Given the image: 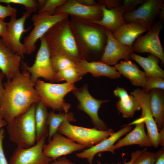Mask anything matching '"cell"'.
Listing matches in <instances>:
<instances>
[{
    "instance_id": "1",
    "label": "cell",
    "mask_w": 164,
    "mask_h": 164,
    "mask_svg": "<svg viewBox=\"0 0 164 164\" xmlns=\"http://www.w3.org/2000/svg\"><path fill=\"white\" fill-rule=\"evenodd\" d=\"M22 72L3 84L4 90L0 103V115L8 123L27 111L40 101L29 73L22 69Z\"/></svg>"
},
{
    "instance_id": "2",
    "label": "cell",
    "mask_w": 164,
    "mask_h": 164,
    "mask_svg": "<svg viewBox=\"0 0 164 164\" xmlns=\"http://www.w3.org/2000/svg\"><path fill=\"white\" fill-rule=\"evenodd\" d=\"M70 26L84 60L102 55L106 43L107 29L89 21L70 16Z\"/></svg>"
},
{
    "instance_id": "3",
    "label": "cell",
    "mask_w": 164,
    "mask_h": 164,
    "mask_svg": "<svg viewBox=\"0 0 164 164\" xmlns=\"http://www.w3.org/2000/svg\"><path fill=\"white\" fill-rule=\"evenodd\" d=\"M69 17L54 25L43 36L50 55L62 54L77 63L84 59L71 29Z\"/></svg>"
},
{
    "instance_id": "4",
    "label": "cell",
    "mask_w": 164,
    "mask_h": 164,
    "mask_svg": "<svg viewBox=\"0 0 164 164\" xmlns=\"http://www.w3.org/2000/svg\"><path fill=\"white\" fill-rule=\"evenodd\" d=\"M36 104H32L7 125L10 140L18 146L28 148L37 142L35 118Z\"/></svg>"
},
{
    "instance_id": "5",
    "label": "cell",
    "mask_w": 164,
    "mask_h": 164,
    "mask_svg": "<svg viewBox=\"0 0 164 164\" xmlns=\"http://www.w3.org/2000/svg\"><path fill=\"white\" fill-rule=\"evenodd\" d=\"M34 87L40 101L47 107L54 111L68 112L71 105L65 102L64 97L77 88L74 84L46 82L39 79L35 83Z\"/></svg>"
},
{
    "instance_id": "6",
    "label": "cell",
    "mask_w": 164,
    "mask_h": 164,
    "mask_svg": "<svg viewBox=\"0 0 164 164\" xmlns=\"http://www.w3.org/2000/svg\"><path fill=\"white\" fill-rule=\"evenodd\" d=\"M57 132L88 148L108 138L114 131L111 128L101 130L73 125L66 121L60 125Z\"/></svg>"
},
{
    "instance_id": "7",
    "label": "cell",
    "mask_w": 164,
    "mask_h": 164,
    "mask_svg": "<svg viewBox=\"0 0 164 164\" xmlns=\"http://www.w3.org/2000/svg\"><path fill=\"white\" fill-rule=\"evenodd\" d=\"M40 45L34 63L29 66L22 60L21 67L30 73V77L34 85L39 78L51 83L56 82V73L53 67L50 53L46 39L43 36L40 39Z\"/></svg>"
},
{
    "instance_id": "8",
    "label": "cell",
    "mask_w": 164,
    "mask_h": 164,
    "mask_svg": "<svg viewBox=\"0 0 164 164\" xmlns=\"http://www.w3.org/2000/svg\"><path fill=\"white\" fill-rule=\"evenodd\" d=\"M67 14L50 15L46 12L37 13L32 18L34 27L23 40L26 54L29 55L36 49V43L47 32L58 22L69 17Z\"/></svg>"
},
{
    "instance_id": "9",
    "label": "cell",
    "mask_w": 164,
    "mask_h": 164,
    "mask_svg": "<svg viewBox=\"0 0 164 164\" xmlns=\"http://www.w3.org/2000/svg\"><path fill=\"white\" fill-rule=\"evenodd\" d=\"M31 14L26 11L19 19H17L16 17H11L9 22H7L5 32L1 38L6 47L22 57L26 54V51L24 44L21 41V38L23 33L31 29V27L26 29L25 28V22Z\"/></svg>"
},
{
    "instance_id": "10",
    "label": "cell",
    "mask_w": 164,
    "mask_h": 164,
    "mask_svg": "<svg viewBox=\"0 0 164 164\" xmlns=\"http://www.w3.org/2000/svg\"><path fill=\"white\" fill-rule=\"evenodd\" d=\"M72 92L78 101L77 109L89 116L94 128L101 130H108V128L106 124L99 117L98 112L101 104L108 100H98L94 97L89 93L87 84L81 88H76Z\"/></svg>"
},
{
    "instance_id": "11",
    "label": "cell",
    "mask_w": 164,
    "mask_h": 164,
    "mask_svg": "<svg viewBox=\"0 0 164 164\" xmlns=\"http://www.w3.org/2000/svg\"><path fill=\"white\" fill-rule=\"evenodd\" d=\"M47 136H44L34 145L28 148L18 146L9 161V164H49L53 160L44 154L43 148Z\"/></svg>"
},
{
    "instance_id": "12",
    "label": "cell",
    "mask_w": 164,
    "mask_h": 164,
    "mask_svg": "<svg viewBox=\"0 0 164 164\" xmlns=\"http://www.w3.org/2000/svg\"><path fill=\"white\" fill-rule=\"evenodd\" d=\"M162 28V24L160 22L155 23L146 34L139 37L133 43L132 48L133 51L150 53L158 57L164 63V53L159 36Z\"/></svg>"
},
{
    "instance_id": "13",
    "label": "cell",
    "mask_w": 164,
    "mask_h": 164,
    "mask_svg": "<svg viewBox=\"0 0 164 164\" xmlns=\"http://www.w3.org/2000/svg\"><path fill=\"white\" fill-rule=\"evenodd\" d=\"M163 0H145L137 9L125 14L123 19L127 22H135L149 29L162 6Z\"/></svg>"
},
{
    "instance_id": "14",
    "label": "cell",
    "mask_w": 164,
    "mask_h": 164,
    "mask_svg": "<svg viewBox=\"0 0 164 164\" xmlns=\"http://www.w3.org/2000/svg\"><path fill=\"white\" fill-rule=\"evenodd\" d=\"M98 3L95 5L87 6L80 3L77 0H67L57 8L53 15L67 14L89 21L100 20L102 17V5Z\"/></svg>"
},
{
    "instance_id": "15",
    "label": "cell",
    "mask_w": 164,
    "mask_h": 164,
    "mask_svg": "<svg viewBox=\"0 0 164 164\" xmlns=\"http://www.w3.org/2000/svg\"><path fill=\"white\" fill-rule=\"evenodd\" d=\"M87 148L57 132L53 135L47 144L43 146L45 155L53 160Z\"/></svg>"
},
{
    "instance_id": "16",
    "label": "cell",
    "mask_w": 164,
    "mask_h": 164,
    "mask_svg": "<svg viewBox=\"0 0 164 164\" xmlns=\"http://www.w3.org/2000/svg\"><path fill=\"white\" fill-rule=\"evenodd\" d=\"M139 103L142 109L141 117L144 120L152 146L157 148L160 145L159 133L157 125L151 114L148 93L140 88L134 89L130 93Z\"/></svg>"
},
{
    "instance_id": "17",
    "label": "cell",
    "mask_w": 164,
    "mask_h": 164,
    "mask_svg": "<svg viewBox=\"0 0 164 164\" xmlns=\"http://www.w3.org/2000/svg\"><path fill=\"white\" fill-rule=\"evenodd\" d=\"M106 33V43L99 61L110 66H114L120 60H129L130 54L134 52L132 47L119 42L114 38L113 33L107 29Z\"/></svg>"
},
{
    "instance_id": "18",
    "label": "cell",
    "mask_w": 164,
    "mask_h": 164,
    "mask_svg": "<svg viewBox=\"0 0 164 164\" xmlns=\"http://www.w3.org/2000/svg\"><path fill=\"white\" fill-rule=\"evenodd\" d=\"M132 128V125L128 124L97 144L77 153L76 156L79 158L86 159L90 164H92L94 156L98 153L109 152L114 154L115 151L113 147L115 143L123 135L130 132Z\"/></svg>"
},
{
    "instance_id": "19",
    "label": "cell",
    "mask_w": 164,
    "mask_h": 164,
    "mask_svg": "<svg viewBox=\"0 0 164 164\" xmlns=\"http://www.w3.org/2000/svg\"><path fill=\"white\" fill-rule=\"evenodd\" d=\"M134 124L135 125L134 129L114 145L113 147L114 151L123 146L133 145H138L140 147L152 146L151 141L145 132L143 118L140 117L128 124L131 125Z\"/></svg>"
},
{
    "instance_id": "20",
    "label": "cell",
    "mask_w": 164,
    "mask_h": 164,
    "mask_svg": "<svg viewBox=\"0 0 164 164\" xmlns=\"http://www.w3.org/2000/svg\"><path fill=\"white\" fill-rule=\"evenodd\" d=\"M22 57L6 47L0 38V71L7 80L12 79L20 72Z\"/></svg>"
},
{
    "instance_id": "21",
    "label": "cell",
    "mask_w": 164,
    "mask_h": 164,
    "mask_svg": "<svg viewBox=\"0 0 164 164\" xmlns=\"http://www.w3.org/2000/svg\"><path fill=\"white\" fill-rule=\"evenodd\" d=\"M80 73L83 76L89 73L94 77L104 76L112 79L120 77V73L114 67L100 61H88L83 60L77 63Z\"/></svg>"
},
{
    "instance_id": "22",
    "label": "cell",
    "mask_w": 164,
    "mask_h": 164,
    "mask_svg": "<svg viewBox=\"0 0 164 164\" xmlns=\"http://www.w3.org/2000/svg\"><path fill=\"white\" fill-rule=\"evenodd\" d=\"M101 9L102 19L98 21H89L104 27L113 33L126 23L123 19L125 12L121 6L116 8L108 9L102 5Z\"/></svg>"
},
{
    "instance_id": "23",
    "label": "cell",
    "mask_w": 164,
    "mask_h": 164,
    "mask_svg": "<svg viewBox=\"0 0 164 164\" xmlns=\"http://www.w3.org/2000/svg\"><path fill=\"white\" fill-rule=\"evenodd\" d=\"M149 29L139 23L130 22L126 23L113 33L115 39L121 44L132 47L136 39Z\"/></svg>"
},
{
    "instance_id": "24",
    "label": "cell",
    "mask_w": 164,
    "mask_h": 164,
    "mask_svg": "<svg viewBox=\"0 0 164 164\" xmlns=\"http://www.w3.org/2000/svg\"><path fill=\"white\" fill-rule=\"evenodd\" d=\"M114 67L121 75L128 79L132 85L142 87L143 89L145 87L146 83L145 73L131 61L129 60L121 61Z\"/></svg>"
},
{
    "instance_id": "25",
    "label": "cell",
    "mask_w": 164,
    "mask_h": 164,
    "mask_svg": "<svg viewBox=\"0 0 164 164\" xmlns=\"http://www.w3.org/2000/svg\"><path fill=\"white\" fill-rule=\"evenodd\" d=\"M148 94L150 111L159 132L164 126L163 90L158 89H153Z\"/></svg>"
},
{
    "instance_id": "26",
    "label": "cell",
    "mask_w": 164,
    "mask_h": 164,
    "mask_svg": "<svg viewBox=\"0 0 164 164\" xmlns=\"http://www.w3.org/2000/svg\"><path fill=\"white\" fill-rule=\"evenodd\" d=\"M130 59L137 63L144 70L146 76H155L164 78V71L159 67V59L152 54L144 57L134 53L130 55Z\"/></svg>"
},
{
    "instance_id": "27",
    "label": "cell",
    "mask_w": 164,
    "mask_h": 164,
    "mask_svg": "<svg viewBox=\"0 0 164 164\" xmlns=\"http://www.w3.org/2000/svg\"><path fill=\"white\" fill-rule=\"evenodd\" d=\"M47 107L40 101L36 105L35 118L37 142L44 136H48Z\"/></svg>"
},
{
    "instance_id": "28",
    "label": "cell",
    "mask_w": 164,
    "mask_h": 164,
    "mask_svg": "<svg viewBox=\"0 0 164 164\" xmlns=\"http://www.w3.org/2000/svg\"><path fill=\"white\" fill-rule=\"evenodd\" d=\"M66 121H67L70 122L76 121L73 114L71 112L56 114L53 111H50L48 113L47 125L48 126V137L49 142L50 140L54 134L57 132L60 125Z\"/></svg>"
},
{
    "instance_id": "29",
    "label": "cell",
    "mask_w": 164,
    "mask_h": 164,
    "mask_svg": "<svg viewBox=\"0 0 164 164\" xmlns=\"http://www.w3.org/2000/svg\"><path fill=\"white\" fill-rule=\"evenodd\" d=\"M117 110L124 118L132 117L135 112L141 109L140 104L132 95L129 97L119 100L116 104Z\"/></svg>"
},
{
    "instance_id": "30",
    "label": "cell",
    "mask_w": 164,
    "mask_h": 164,
    "mask_svg": "<svg viewBox=\"0 0 164 164\" xmlns=\"http://www.w3.org/2000/svg\"><path fill=\"white\" fill-rule=\"evenodd\" d=\"M82 76L77 66L68 67L56 72V82L65 80L67 83L72 84L80 80Z\"/></svg>"
},
{
    "instance_id": "31",
    "label": "cell",
    "mask_w": 164,
    "mask_h": 164,
    "mask_svg": "<svg viewBox=\"0 0 164 164\" xmlns=\"http://www.w3.org/2000/svg\"><path fill=\"white\" fill-rule=\"evenodd\" d=\"M50 57L53 67L56 73L70 67L77 66L75 62L62 54H51Z\"/></svg>"
},
{
    "instance_id": "32",
    "label": "cell",
    "mask_w": 164,
    "mask_h": 164,
    "mask_svg": "<svg viewBox=\"0 0 164 164\" xmlns=\"http://www.w3.org/2000/svg\"><path fill=\"white\" fill-rule=\"evenodd\" d=\"M0 3L22 5L24 6L26 11L31 14L39 10L37 0H0Z\"/></svg>"
},
{
    "instance_id": "33",
    "label": "cell",
    "mask_w": 164,
    "mask_h": 164,
    "mask_svg": "<svg viewBox=\"0 0 164 164\" xmlns=\"http://www.w3.org/2000/svg\"><path fill=\"white\" fill-rule=\"evenodd\" d=\"M146 83L142 89L148 93L151 90L158 89H164V78L155 76H146Z\"/></svg>"
},
{
    "instance_id": "34",
    "label": "cell",
    "mask_w": 164,
    "mask_h": 164,
    "mask_svg": "<svg viewBox=\"0 0 164 164\" xmlns=\"http://www.w3.org/2000/svg\"><path fill=\"white\" fill-rule=\"evenodd\" d=\"M155 158V153L144 150L135 159L132 164H154Z\"/></svg>"
},
{
    "instance_id": "35",
    "label": "cell",
    "mask_w": 164,
    "mask_h": 164,
    "mask_svg": "<svg viewBox=\"0 0 164 164\" xmlns=\"http://www.w3.org/2000/svg\"><path fill=\"white\" fill-rule=\"evenodd\" d=\"M67 0H46L43 7L37 13L46 12L50 15H53L58 7L64 4Z\"/></svg>"
},
{
    "instance_id": "36",
    "label": "cell",
    "mask_w": 164,
    "mask_h": 164,
    "mask_svg": "<svg viewBox=\"0 0 164 164\" xmlns=\"http://www.w3.org/2000/svg\"><path fill=\"white\" fill-rule=\"evenodd\" d=\"M17 12V9L10 4L6 6L0 3V20L4 21L5 18L8 16L16 17Z\"/></svg>"
},
{
    "instance_id": "37",
    "label": "cell",
    "mask_w": 164,
    "mask_h": 164,
    "mask_svg": "<svg viewBox=\"0 0 164 164\" xmlns=\"http://www.w3.org/2000/svg\"><path fill=\"white\" fill-rule=\"evenodd\" d=\"M144 1L145 0H125L122 1L121 6L125 14L135 10L137 6L141 5Z\"/></svg>"
},
{
    "instance_id": "38",
    "label": "cell",
    "mask_w": 164,
    "mask_h": 164,
    "mask_svg": "<svg viewBox=\"0 0 164 164\" xmlns=\"http://www.w3.org/2000/svg\"><path fill=\"white\" fill-rule=\"evenodd\" d=\"M98 2L103 5L108 9L117 8L121 5L122 1L118 0H97Z\"/></svg>"
},
{
    "instance_id": "39",
    "label": "cell",
    "mask_w": 164,
    "mask_h": 164,
    "mask_svg": "<svg viewBox=\"0 0 164 164\" xmlns=\"http://www.w3.org/2000/svg\"><path fill=\"white\" fill-rule=\"evenodd\" d=\"M5 136L3 128L0 129V164H9L5 157L3 147V142Z\"/></svg>"
},
{
    "instance_id": "40",
    "label": "cell",
    "mask_w": 164,
    "mask_h": 164,
    "mask_svg": "<svg viewBox=\"0 0 164 164\" xmlns=\"http://www.w3.org/2000/svg\"><path fill=\"white\" fill-rule=\"evenodd\" d=\"M113 92L114 95L118 97L120 100L128 98L130 97L125 89L118 87L114 90Z\"/></svg>"
},
{
    "instance_id": "41",
    "label": "cell",
    "mask_w": 164,
    "mask_h": 164,
    "mask_svg": "<svg viewBox=\"0 0 164 164\" xmlns=\"http://www.w3.org/2000/svg\"><path fill=\"white\" fill-rule=\"evenodd\" d=\"M155 153V160L154 164H164V147Z\"/></svg>"
},
{
    "instance_id": "42",
    "label": "cell",
    "mask_w": 164,
    "mask_h": 164,
    "mask_svg": "<svg viewBox=\"0 0 164 164\" xmlns=\"http://www.w3.org/2000/svg\"><path fill=\"white\" fill-rule=\"evenodd\" d=\"M49 164H75L72 162L66 157H61L53 160Z\"/></svg>"
},
{
    "instance_id": "43",
    "label": "cell",
    "mask_w": 164,
    "mask_h": 164,
    "mask_svg": "<svg viewBox=\"0 0 164 164\" xmlns=\"http://www.w3.org/2000/svg\"><path fill=\"white\" fill-rule=\"evenodd\" d=\"M142 151L137 150L132 152L131 154V159L129 161L123 164H132L135 159L138 155ZM98 164H107V163L102 164L100 162L97 161Z\"/></svg>"
},
{
    "instance_id": "44",
    "label": "cell",
    "mask_w": 164,
    "mask_h": 164,
    "mask_svg": "<svg viewBox=\"0 0 164 164\" xmlns=\"http://www.w3.org/2000/svg\"><path fill=\"white\" fill-rule=\"evenodd\" d=\"M80 3L87 6H93L97 5L99 3L94 0H77Z\"/></svg>"
},
{
    "instance_id": "45",
    "label": "cell",
    "mask_w": 164,
    "mask_h": 164,
    "mask_svg": "<svg viewBox=\"0 0 164 164\" xmlns=\"http://www.w3.org/2000/svg\"><path fill=\"white\" fill-rule=\"evenodd\" d=\"M4 76V74L0 71V103L2 99L4 92V87L2 81Z\"/></svg>"
},
{
    "instance_id": "46",
    "label": "cell",
    "mask_w": 164,
    "mask_h": 164,
    "mask_svg": "<svg viewBox=\"0 0 164 164\" xmlns=\"http://www.w3.org/2000/svg\"><path fill=\"white\" fill-rule=\"evenodd\" d=\"M7 22L0 20V37L2 38L4 35L6 29Z\"/></svg>"
},
{
    "instance_id": "47",
    "label": "cell",
    "mask_w": 164,
    "mask_h": 164,
    "mask_svg": "<svg viewBox=\"0 0 164 164\" xmlns=\"http://www.w3.org/2000/svg\"><path fill=\"white\" fill-rule=\"evenodd\" d=\"M159 133L160 145L164 147V126L159 132Z\"/></svg>"
},
{
    "instance_id": "48",
    "label": "cell",
    "mask_w": 164,
    "mask_h": 164,
    "mask_svg": "<svg viewBox=\"0 0 164 164\" xmlns=\"http://www.w3.org/2000/svg\"><path fill=\"white\" fill-rule=\"evenodd\" d=\"M7 122L5 120L2 116L0 115V129L7 125Z\"/></svg>"
},
{
    "instance_id": "49",
    "label": "cell",
    "mask_w": 164,
    "mask_h": 164,
    "mask_svg": "<svg viewBox=\"0 0 164 164\" xmlns=\"http://www.w3.org/2000/svg\"><path fill=\"white\" fill-rule=\"evenodd\" d=\"M164 5H163L162 7L158 14L161 19L162 20H163L164 19Z\"/></svg>"
},
{
    "instance_id": "50",
    "label": "cell",
    "mask_w": 164,
    "mask_h": 164,
    "mask_svg": "<svg viewBox=\"0 0 164 164\" xmlns=\"http://www.w3.org/2000/svg\"><path fill=\"white\" fill-rule=\"evenodd\" d=\"M46 0H37L38 6L39 10L40 9L43 7L45 4L46 2Z\"/></svg>"
}]
</instances>
